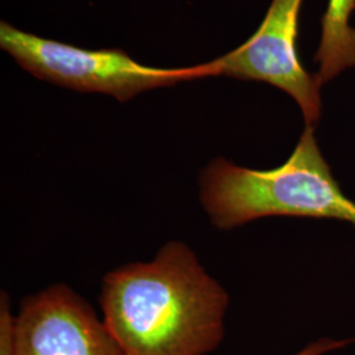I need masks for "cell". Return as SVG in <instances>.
<instances>
[{
  "mask_svg": "<svg viewBox=\"0 0 355 355\" xmlns=\"http://www.w3.org/2000/svg\"><path fill=\"white\" fill-rule=\"evenodd\" d=\"M103 321L125 355H207L224 338L229 296L184 242L102 280Z\"/></svg>",
  "mask_w": 355,
  "mask_h": 355,
  "instance_id": "6da1fadb",
  "label": "cell"
},
{
  "mask_svg": "<svg viewBox=\"0 0 355 355\" xmlns=\"http://www.w3.org/2000/svg\"><path fill=\"white\" fill-rule=\"evenodd\" d=\"M199 198L212 225L239 228L271 216L334 218L355 225V202L345 195L305 125L284 164L255 170L215 158L199 177Z\"/></svg>",
  "mask_w": 355,
  "mask_h": 355,
  "instance_id": "7a4b0ae2",
  "label": "cell"
},
{
  "mask_svg": "<svg viewBox=\"0 0 355 355\" xmlns=\"http://www.w3.org/2000/svg\"><path fill=\"white\" fill-rule=\"evenodd\" d=\"M0 48L26 71L64 89L125 103L142 92L218 76L214 61L187 67L141 64L121 49H85L0 23Z\"/></svg>",
  "mask_w": 355,
  "mask_h": 355,
  "instance_id": "3957f363",
  "label": "cell"
},
{
  "mask_svg": "<svg viewBox=\"0 0 355 355\" xmlns=\"http://www.w3.org/2000/svg\"><path fill=\"white\" fill-rule=\"evenodd\" d=\"M303 0H271L257 32L234 51L212 60L218 76L258 80L282 89L299 105L305 125L321 117V86L297 55L296 40Z\"/></svg>",
  "mask_w": 355,
  "mask_h": 355,
  "instance_id": "277c9868",
  "label": "cell"
},
{
  "mask_svg": "<svg viewBox=\"0 0 355 355\" xmlns=\"http://www.w3.org/2000/svg\"><path fill=\"white\" fill-rule=\"evenodd\" d=\"M16 318L15 355H125L94 308L64 284L26 297Z\"/></svg>",
  "mask_w": 355,
  "mask_h": 355,
  "instance_id": "5b68a950",
  "label": "cell"
},
{
  "mask_svg": "<svg viewBox=\"0 0 355 355\" xmlns=\"http://www.w3.org/2000/svg\"><path fill=\"white\" fill-rule=\"evenodd\" d=\"M355 0H329L321 21L315 74L322 87L347 69L355 67V28L350 26Z\"/></svg>",
  "mask_w": 355,
  "mask_h": 355,
  "instance_id": "8992f818",
  "label": "cell"
},
{
  "mask_svg": "<svg viewBox=\"0 0 355 355\" xmlns=\"http://www.w3.org/2000/svg\"><path fill=\"white\" fill-rule=\"evenodd\" d=\"M17 343V318L11 312L10 297L1 292L0 297V355H15Z\"/></svg>",
  "mask_w": 355,
  "mask_h": 355,
  "instance_id": "52a82bcc",
  "label": "cell"
},
{
  "mask_svg": "<svg viewBox=\"0 0 355 355\" xmlns=\"http://www.w3.org/2000/svg\"><path fill=\"white\" fill-rule=\"evenodd\" d=\"M355 338H346V340H333V338H322L315 343H309L303 350L297 352L293 355H324L331 350H338L345 346L354 343Z\"/></svg>",
  "mask_w": 355,
  "mask_h": 355,
  "instance_id": "ba28073f",
  "label": "cell"
}]
</instances>
